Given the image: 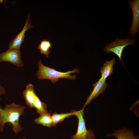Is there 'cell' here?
I'll list each match as a JSON object with an SVG mask.
<instances>
[{"label": "cell", "instance_id": "obj_1", "mask_svg": "<svg viewBox=\"0 0 139 139\" xmlns=\"http://www.w3.org/2000/svg\"><path fill=\"white\" fill-rule=\"evenodd\" d=\"M6 91L4 88L0 85V97L1 94H5ZM25 107L15 104L13 102L6 105L4 109L0 106V132L4 131V125L9 122L12 125V129L15 134H18L22 130L19 123L20 116L24 113Z\"/></svg>", "mask_w": 139, "mask_h": 139}, {"label": "cell", "instance_id": "obj_2", "mask_svg": "<svg viewBox=\"0 0 139 139\" xmlns=\"http://www.w3.org/2000/svg\"><path fill=\"white\" fill-rule=\"evenodd\" d=\"M38 64V70L36 74L38 79L39 80L48 79L53 83H55L61 78L75 80L76 78V75H72L71 74L79 73L80 71L79 69L76 68L72 71L60 72L44 65L40 60L39 61Z\"/></svg>", "mask_w": 139, "mask_h": 139}, {"label": "cell", "instance_id": "obj_3", "mask_svg": "<svg viewBox=\"0 0 139 139\" xmlns=\"http://www.w3.org/2000/svg\"><path fill=\"white\" fill-rule=\"evenodd\" d=\"M74 115L78 119V124L76 133L71 137V139H95L93 130L90 128L88 130L85 125V120L83 118L84 108L79 111L72 110Z\"/></svg>", "mask_w": 139, "mask_h": 139}, {"label": "cell", "instance_id": "obj_4", "mask_svg": "<svg viewBox=\"0 0 139 139\" xmlns=\"http://www.w3.org/2000/svg\"><path fill=\"white\" fill-rule=\"evenodd\" d=\"M136 41L131 38L120 39L116 38L114 41L108 43L104 48L105 51L107 53L112 52L119 58L122 64L123 65L121 59L122 53L124 48L129 45H133Z\"/></svg>", "mask_w": 139, "mask_h": 139}, {"label": "cell", "instance_id": "obj_5", "mask_svg": "<svg viewBox=\"0 0 139 139\" xmlns=\"http://www.w3.org/2000/svg\"><path fill=\"white\" fill-rule=\"evenodd\" d=\"M4 62L11 63L18 67L24 66L19 49L9 48L5 52L0 53V62Z\"/></svg>", "mask_w": 139, "mask_h": 139}, {"label": "cell", "instance_id": "obj_6", "mask_svg": "<svg viewBox=\"0 0 139 139\" xmlns=\"http://www.w3.org/2000/svg\"><path fill=\"white\" fill-rule=\"evenodd\" d=\"M129 6L133 13V19L128 36L132 35L133 38L137 34L139 28V0H128Z\"/></svg>", "mask_w": 139, "mask_h": 139}, {"label": "cell", "instance_id": "obj_7", "mask_svg": "<svg viewBox=\"0 0 139 139\" xmlns=\"http://www.w3.org/2000/svg\"><path fill=\"white\" fill-rule=\"evenodd\" d=\"M33 27L31 23L30 14H28L25 25L23 29L9 43V48L20 50L21 45L25 37V33L27 30Z\"/></svg>", "mask_w": 139, "mask_h": 139}, {"label": "cell", "instance_id": "obj_8", "mask_svg": "<svg viewBox=\"0 0 139 139\" xmlns=\"http://www.w3.org/2000/svg\"><path fill=\"white\" fill-rule=\"evenodd\" d=\"M93 89L87 98L83 108L87 104L90 103L92 100L104 93L108 86L106 80L101 78L93 84Z\"/></svg>", "mask_w": 139, "mask_h": 139}, {"label": "cell", "instance_id": "obj_9", "mask_svg": "<svg viewBox=\"0 0 139 139\" xmlns=\"http://www.w3.org/2000/svg\"><path fill=\"white\" fill-rule=\"evenodd\" d=\"M113 133L106 134V136L108 137L111 136L115 137L117 139H139V136H135L134 131L126 127L118 129L113 130Z\"/></svg>", "mask_w": 139, "mask_h": 139}, {"label": "cell", "instance_id": "obj_10", "mask_svg": "<svg viewBox=\"0 0 139 139\" xmlns=\"http://www.w3.org/2000/svg\"><path fill=\"white\" fill-rule=\"evenodd\" d=\"M23 95L28 107H33V103L37 95L34 92V87L32 84H27L26 89L23 91Z\"/></svg>", "mask_w": 139, "mask_h": 139}, {"label": "cell", "instance_id": "obj_11", "mask_svg": "<svg viewBox=\"0 0 139 139\" xmlns=\"http://www.w3.org/2000/svg\"><path fill=\"white\" fill-rule=\"evenodd\" d=\"M116 58L114 57L110 61L106 60L101 69V78L104 80L111 75L113 71L114 65L116 63Z\"/></svg>", "mask_w": 139, "mask_h": 139}, {"label": "cell", "instance_id": "obj_12", "mask_svg": "<svg viewBox=\"0 0 139 139\" xmlns=\"http://www.w3.org/2000/svg\"><path fill=\"white\" fill-rule=\"evenodd\" d=\"M34 121L37 124H41L49 127L54 126L50 113L47 112L40 115L39 117L34 120Z\"/></svg>", "mask_w": 139, "mask_h": 139}, {"label": "cell", "instance_id": "obj_13", "mask_svg": "<svg viewBox=\"0 0 139 139\" xmlns=\"http://www.w3.org/2000/svg\"><path fill=\"white\" fill-rule=\"evenodd\" d=\"M40 42L37 49H39L41 54L45 55L48 58L50 53V49L51 47V45L49 41L46 39L41 41Z\"/></svg>", "mask_w": 139, "mask_h": 139}, {"label": "cell", "instance_id": "obj_14", "mask_svg": "<svg viewBox=\"0 0 139 139\" xmlns=\"http://www.w3.org/2000/svg\"><path fill=\"white\" fill-rule=\"evenodd\" d=\"M73 115L74 114L72 110L71 112L66 113L58 114L56 112L54 113L51 115L54 126H56L58 123L63 121L65 118Z\"/></svg>", "mask_w": 139, "mask_h": 139}, {"label": "cell", "instance_id": "obj_15", "mask_svg": "<svg viewBox=\"0 0 139 139\" xmlns=\"http://www.w3.org/2000/svg\"><path fill=\"white\" fill-rule=\"evenodd\" d=\"M33 105V107L36 109L40 115L48 112L47 110V105L41 101L37 95L35 97Z\"/></svg>", "mask_w": 139, "mask_h": 139}, {"label": "cell", "instance_id": "obj_16", "mask_svg": "<svg viewBox=\"0 0 139 139\" xmlns=\"http://www.w3.org/2000/svg\"><path fill=\"white\" fill-rule=\"evenodd\" d=\"M27 139V138H26L24 137V138H20V139Z\"/></svg>", "mask_w": 139, "mask_h": 139}]
</instances>
